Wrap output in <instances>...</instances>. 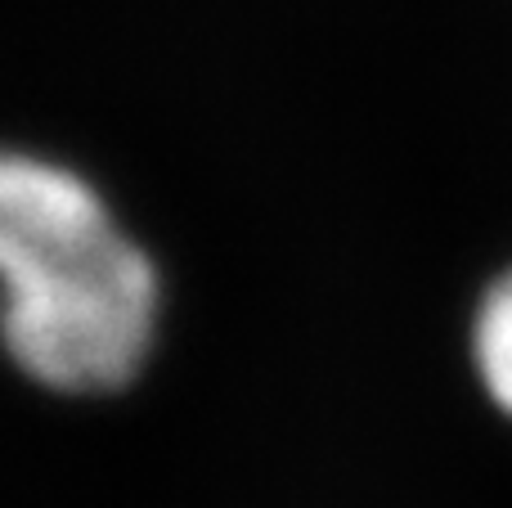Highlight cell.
<instances>
[{
  "instance_id": "cell-1",
  "label": "cell",
  "mask_w": 512,
  "mask_h": 508,
  "mask_svg": "<svg viewBox=\"0 0 512 508\" xmlns=\"http://www.w3.org/2000/svg\"><path fill=\"white\" fill-rule=\"evenodd\" d=\"M153 257L68 162L0 149V347L32 383L104 396L158 342Z\"/></svg>"
},
{
  "instance_id": "cell-2",
  "label": "cell",
  "mask_w": 512,
  "mask_h": 508,
  "mask_svg": "<svg viewBox=\"0 0 512 508\" xmlns=\"http://www.w3.org/2000/svg\"><path fill=\"white\" fill-rule=\"evenodd\" d=\"M472 365L486 396L512 419V270L490 284L472 320Z\"/></svg>"
}]
</instances>
